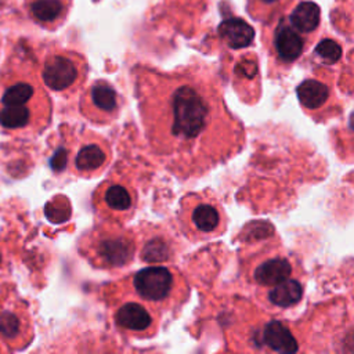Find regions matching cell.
Masks as SVG:
<instances>
[{"mask_svg": "<svg viewBox=\"0 0 354 354\" xmlns=\"http://www.w3.org/2000/svg\"><path fill=\"white\" fill-rule=\"evenodd\" d=\"M173 256V243L163 232H149L141 243V260L153 263L165 261Z\"/></svg>", "mask_w": 354, "mask_h": 354, "instance_id": "18", "label": "cell"}, {"mask_svg": "<svg viewBox=\"0 0 354 354\" xmlns=\"http://www.w3.org/2000/svg\"><path fill=\"white\" fill-rule=\"evenodd\" d=\"M1 263H3V256H1V252H0V266H1Z\"/></svg>", "mask_w": 354, "mask_h": 354, "instance_id": "23", "label": "cell"}, {"mask_svg": "<svg viewBox=\"0 0 354 354\" xmlns=\"http://www.w3.org/2000/svg\"><path fill=\"white\" fill-rule=\"evenodd\" d=\"M178 224L192 241H207L221 235L227 228V214L220 201L209 191L185 195L180 202Z\"/></svg>", "mask_w": 354, "mask_h": 354, "instance_id": "3", "label": "cell"}, {"mask_svg": "<svg viewBox=\"0 0 354 354\" xmlns=\"http://www.w3.org/2000/svg\"><path fill=\"white\" fill-rule=\"evenodd\" d=\"M296 274L297 268L286 254H268L253 266L250 281L261 293L296 277Z\"/></svg>", "mask_w": 354, "mask_h": 354, "instance_id": "11", "label": "cell"}, {"mask_svg": "<svg viewBox=\"0 0 354 354\" xmlns=\"http://www.w3.org/2000/svg\"><path fill=\"white\" fill-rule=\"evenodd\" d=\"M152 77L138 80L140 116L151 149L174 174L201 176L242 148V124L216 87L188 76Z\"/></svg>", "mask_w": 354, "mask_h": 354, "instance_id": "1", "label": "cell"}, {"mask_svg": "<svg viewBox=\"0 0 354 354\" xmlns=\"http://www.w3.org/2000/svg\"><path fill=\"white\" fill-rule=\"evenodd\" d=\"M111 159V148L108 142L88 131L84 134L72 155L65 159L64 170L68 167L69 162L72 165V171L80 177H93L101 173Z\"/></svg>", "mask_w": 354, "mask_h": 354, "instance_id": "7", "label": "cell"}, {"mask_svg": "<svg viewBox=\"0 0 354 354\" xmlns=\"http://www.w3.org/2000/svg\"><path fill=\"white\" fill-rule=\"evenodd\" d=\"M218 35L231 48H243L254 39L253 28L239 18H228L218 25Z\"/></svg>", "mask_w": 354, "mask_h": 354, "instance_id": "17", "label": "cell"}, {"mask_svg": "<svg viewBox=\"0 0 354 354\" xmlns=\"http://www.w3.org/2000/svg\"><path fill=\"white\" fill-rule=\"evenodd\" d=\"M28 335H32V326L25 303L21 300L0 303V337L15 348L29 342Z\"/></svg>", "mask_w": 354, "mask_h": 354, "instance_id": "10", "label": "cell"}, {"mask_svg": "<svg viewBox=\"0 0 354 354\" xmlns=\"http://www.w3.org/2000/svg\"><path fill=\"white\" fill-rule=\"evenodd\" d=\"M122 95L105 80L94 82L80 100L82 115L93 123L106 124L119 116Z\"/></svg>", "mask_w": 354, "mask_h": 354, "instance_id": "6", "label": "cell"}, {"mask_svg": "<svg viewBox=\"0 0 354 354\" xmlns=\"http://www.w3.org/2000/svg\"><path fill=\"white\" fill-rule=\"evenodd\" d=\"M50 118L47 94L26 79L0 83V127L8 133L40 131Z\"/></svg>", "mask_w": 354, "mask_h": 354, "instance_id": "2", "label": "cell"}, {"mask_svg": "<svg viewBox=\"0 0 354 354\" xmlns=\"http://www.w3.org/2000/svg\"><path fill=\"white\" fill-rule=\"evenodd\" d=\"M94 205L97 210H101L105 216H120L129 218L134 213L137 205L136 191L123 181L106 180L104 181L95 195Z\"/></svg>", "mask_w": 354, "mask_h": 354, "instance_id": "9", "label": "cell"}, {"mask_svg": "<svg viewBox=\"0 0 354 354\" xmlns=\"http://www.w3.org/2000/svg\"><path fill=\"white\" fill-rule=\"evenodd\" d=\"M134 295L153 310L166 311L185 299L187 289L180 274L169 267L151 266L131 275Z\"/></svg>", "mask_w": 354, "mask_h": 354, "instance_id": "4", "label": "cell"}, {"mask_svg": "<svg viewBox=\"0 0 354 354\" xmlns=\"http://www.w3.org/2000/svg\"><path fill=\"white\" fill-rule=\"evenodd\" d=\"M41 77L48 88L54 91H66L77 84L80 71L72 58L66 55H51L44 62Z\"/></svg>", "mask_w": 354, "mask_h": 354, "instance_id": "12", "label": "cell"}, {"mask_svg": "<svg viewBox=\"0 0 354 354\" xmlns=\"http://www.w3.org/2000/svg\"><path fill=\"white\" fill-rule=\"evenodd\" d=\"M315 54L326 64H335L342 57V47L332 39L321 40L315 47Z\"/></svg>", "mask_w": 354, "mask_h": 354, "instance_id": "21", "label": "cell"}, {"mask_svg": "<svg viewBox=\"0 0 354 354\" xmlns=\"http://www.w3.org/2000/svg\"><path fill=\"white\" fill-rule=\"evenodd\" d=\"M264 3H275V1H278V0H263Z\"/></svg>", "mask_w": 354, "mask_h": 354, "instance_id": "22", "label": "cell"}, {"mask_svg": "<svg viewBox=\"0 0 354 354\" xmlns=\"http://www.w3.org/2000/svg\"><path fill=\"white\" fill-rule=\"evenodd\" d=\"M88 260L100 268H119L127 266L136 252L133 234L118 228H100L88 235Z\"/></svg>", "mask_w": 354, "mask_h": 354, "instance_id": "5", "label": "cell"}, {"mask_svg": "<svg viewBox=\"0 0 354 354\" xmlns=\"http://www.w3.org/2000/svg\"><path fill=\"white\" fill-rule=\"evenodd\" d=\"M33 17L41 22H50L62 12V3L59 0H36L30 6Z\"/></svg>", "mask_w": 354, "mask_h": 354, "instance_id": "20", "label": "cell"}, {"mask_svg": "<svg viewBox=\"0 0 354 354\" xmlns=\"http://www.w3.org/2000/svg\"><path fill=\"white\" fill-rule=\"evenodd\" d=\"M296 93L301 106L311 112L325 108L332 100L330 88L317 79H306L297 86Z\"/></svg>", "mask_w": 354, "mask_h": 354, "instance_id": "15", "label": "cell"}, {"mask_svg": "<svg viewBox=\"0 0 354 354\" xmlns=\"http://www.w3.org/2000/svg\"><path fill=\"white\" fill-rule=\"evenodd\" d=\"M253 342L260 343L266 350L277 353H293L297 351V340L292 330L281 321H267L259 329L253 332Z\"/></svg>", "mask_w": 354, "mask_h": 354, "instance_id": "13", "label": "cell"}, {"mask_svg": "<svg viewBox=\"0 0 354 354\" xmlns=\"http://www.w3.org/2000/svg\"><path fill=\"white\" fill-rule=\"evenodd\" d=\"M274 47L277 57L283 62H293L300 57L304 48V40L292 28L281 25L274 37Z\"/></svg>", "mask_w": 354, "mask_h": 354, "instance_id": "16", "label": "cell"}, {"mask_svg": "<svg viewBox=\"0 0 354 354\" xmlns=\"http://www.w3.org/2000/svg\"><path fill=\"white\" fill-rule=\"evenodd\" d=\"M319 18H321L319 7L313 1H303L292 11L290 24L295 26L296 30L308 33L318 26Z\"/></svg>", "mask_w": 354, "mask_h": 354, "instance_id": "19", "label": "cell"}, {"mask_svg": "<svg viewBox=\"0 0 354 354\" xmlns=\"http://www.w3.org/2000/svg\"><path fill=\"white\" fill-rule=\"evenodd\" d=\"M303 293V283L296 275L268 290L259 293V296H261L266 300L267 306L278 310H285L296 306L301 300Z\"/></svg>", "mask_w": 354, "mask_h": 354, "instance_id": "14", "label": "cell"}, {"mask_svg": "<svg viewBox=\"0 0 354 354\" xmlns=\"http://www.w3.org/2000/svg\"><path fill=\"white\" fill-rule=\"evenodd\" d=\"M159 317L140 299L122 301L113 310V322L120 332L136 337H149L158 330Z\"/></svg>", "mask_w": 354, "mask_h": 354, "instance_id": "8", "label": "cell"}]
</instances>
